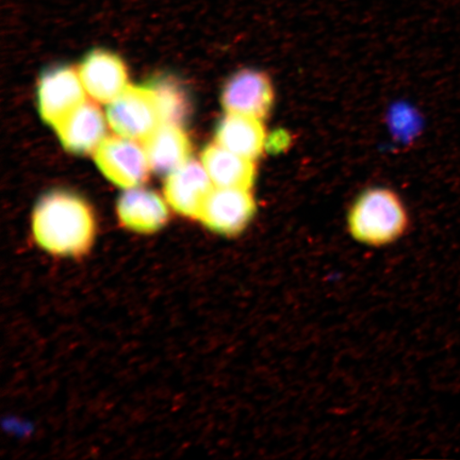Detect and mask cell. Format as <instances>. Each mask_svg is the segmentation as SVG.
Instances as JSON below:
<instances>
[{"instance_id":"1","label":"cell","mask_w":460,"mask_h":460,"mask_svg":"<svg viewBox=\"0 0 460 460\" xmlns=\"http://www.w3.org/2000/svg\"><path fill=\"white\" fill-rule=\"evenodd\" d=\"M34 240L57 256H83L91 249L95 220L83 199L66 191H54L40 199L31 221Z\"/></svg>"},{"instance_id":"2","label":"cell","mask_w":460,"mask_h":460,"mask_svg":"<svg viewBox=\"0 0 460 460\" xmlns=\"http://www.w3.org/2000/svg\"><path fill=\"white\" fill-rule=\"evenodd\" d=\"M410 217L404 204L386 188L367 189L350 206L348 229L358 243L383 247L396 243L407 233Z\"/></svg>"},{"instance_id":"3","label":"cell","mask_w":460,"mask_h":460,"mask_svg":"<svg viewBox=\"0 0 460 460\" xmlns=\"http://www.w3.org/2000/svg\"><path fill=\"white\" fill-rule=\"evenodd\" d=\"M106 118L115 134L141 143L161 125L151 86L128 85L108 103Z\"/></svg>"},{"instance_id":"4","label":"cell","mask_w":460,"mask_h":460,"mask_svg":"<svg viewBox=\"0 0 460 460\" xmlns=\"http://www.w3.org/2000/svg\"><path fill=\"white\" fill-rule=\"evenodd\" d=\"M256 212L257 203L251 189L215 187L198 220L211 232L237 237L249 227Z\"/></svg>"},{"instance_id":"5","label":"cell","mask_w":460,"mask_h":460,"mask_svg":"<svg viewBox=\"0 0 460 460\" xmlns=\"http://www.w3.org/2000/svg\"><path fill=\"white\" fill-rule=\"evenodd\" d=\"M119 135L107 137L94 153L96 165L115 186L139 187L147 180L149 166L143 144Z\"/></svg>"},{"instance_id":"6","label":"cell","mask_w":460,"mask_h":460,"mask_svg":"<svg viewBox=\"0 0 460 460\" xmlns=\"http://www.w3.org/2000/svg\"><path fill=\"white\" fill-rule=\"evenodd\" d=\"M275 91L267 73L244 68L227 80L222 91L226 113L266 119L272 111Z\"/></svg>"},{"instance_id":"7","label":"cell","mask_w":460,"mask_h":460,"mask_svg":"<svg viewBox=\"0 0 460 460\" xmlns=\"http://www.w3.org/2000/svg\"><path fill=\"white\" fill-rule=\"evenodd\" d=\"M79 73L71 67H58L43 75L39 84V111L54 128L86 102Z\"/></svg>"},{"instance_id":"8","label":"cell","mask_w":460,"mask_h":460,"mask_svg":"<svg viewBox=\"0 0 460 460\" xmlns=\"http://www.w3.org/2000/svg\"><path fill=\"white\" fill-rule=\"evenodd\" d=\"M208 172L201 161L190 159L166 176L164 195L177 214L190 218H199L200 210L214 189Z\"/></svg>"},{"instance_id":"9","label":"cell","mask_w":460,"mask_h":460,"mask_svg":"<svg viewBox=\"0 0 460 460\" xmlns=\"http://www.w3.org/2000/svg\"><path fill=\"white\" fill-rule=\"evenodd\" d=\"M78 73L86 94L97 102H111L129 85L124 62L106 50L92 51L84 58Z\"/></svg>"},{"instance_id":"10","label":"cell","mask_w":460,"mask_h":460,"mask_svg":"<svg viewBox=\"0 0 460 460\" xmlns=\"http://www.w3.org/2000/svg\"><path fill=\"white\" fill-rule=\"evenodd\" d=\"M107 123L99 106L86 101L55 130L66 151L77 155L94 154L107 137Z\"/></svg>"},{"instance_id":"11","label":"cell","mask_w":460,"mask_h":460,"mask_svg":"<svg viewBox=\"0 0 460 460\" xmlns=\"http://www.w3.org/2000/svg\"><path fill=\"white\" fill-rule=\"evenodd\" d=\"M120 224L132 232L153 234L169 220L165 201L156 192L141 188L126 189L117 206Z\"/></svg>"},{"instance_id":"12","label":"cell","mask_w":460,"mask_h":460,"mask_svg":"<svg viewBox=\"0 0 460 460\" xmlns=\"http://www.w3.org/2000/svg\"><path fill=\"white\" fill-rule=\"evenodd\" d=\"M142 144L151 170L159 175L168 176L191 159V142L181 125L161 124Z\"/></svg>"},{"instance_id":"13","label":"cell","mask_w":460,"mask_h":460,"mask_svg":"<svg viewBox=\"0 0 460 460\" xmlns=\"http://www.w3.org/2000/svg\"><path fill=\"white\" fill-rule=\"evenodd\" d=\"M267 130L262 119L227 113L216 130V143L239 156L257 161L266 149Z\"/></svg>"},{"instance_id":"14","label":"cell","mask_w":460,"mask_h":460,"mask_svg":"<svg viewBox=\"0 0 460 460\" xmlns=\"http://www.w3.org/2000/svg\"><path fill=\"white\" fill-rule=\"evenodd\" d=\"M200 161L215 187L252 189L254 186L257 176L255 160L239 156L214 143L204 149Z\"/></svg>"},{"instance_id":"15","label":"cell","mask_w":460,"mask_h":460,"mask_svg":"<svg viewBox=\"0 0 460 460\" xmlns=\"http://www.w3.org/2000/svg\"><path fill=\"white\" fill-rule=\"evenodd\" d=\"M156 100L161 124L181 125L187 113L186 101L177 86L160 83L151 86Z\"/></svg>"}]
</instances>
